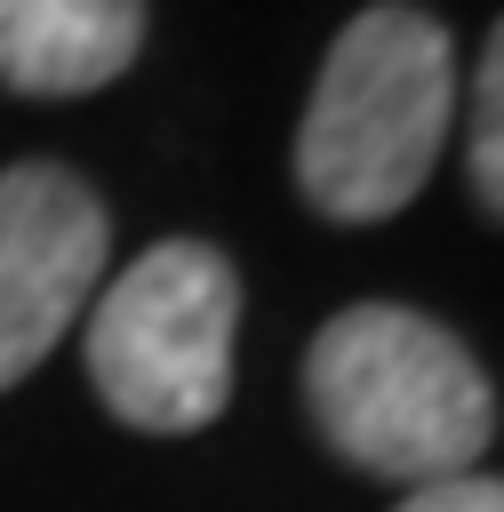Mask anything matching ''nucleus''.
Returning a JSON list of instances; mask_svg holds the SVG:
<instances>
[{
    "label": "nucleus",
    "mask_w": 504,
    "mask_h": 512,
    "mask_svg": "<svg viewBox=\"0 0 504 512\" xmlns=\"http://www.w3.org/2000/svg\"><path fill=\"white\" fill-rule=\"evenodd\" d=\"M144 48V0H0V88L88 96Z\"/></svg>",
    "instance_id": "obj_5"
},
{
    "label": "nucleus",
    "mask_w": 504,
    "mask_h": 512,
    "mask_svg": "<svg viewBox=\"0 0 504 512\" xmlns=\"http://www.w3.org/2000/svg\"><path fill=\"white\" fill-rule=\"evenodd\" d=\"M392 512H504V480H488V472H456V480L408 488Z\"/></svg>",
    "instance_id": "obj_7"
},
{
    "label": "nucleus",
    "mask_w": 504,
    "mask_h": 512,
    "mask_svg": "<svg viewBox=\"0 0 504 512\" xmlns=\"http://www.w3.org/2000/svg\"><path fill=\"white\" fill-rule=\"evenodd\" d=\"M104 240V200L72 168H0V392L24 384L88 312L104 280Z\"/></svg>",
    "instance_id": "obj_4"
},
{
    "label": "nucleus",
    "mask_w": 504,
    "mask_h": 512,
    "mask_svg": "<svg viewBox=\"0 0 504 512\" xmlns=\"http://www.w3.org/2000/svg\"><path fill=\"white\" fill-rule=\"evenodd\" d=\"M448 120H456L448 32L408 0H376L336 32L312 80L296 128V184L336 224H384L424 192Z\"/></svg>",
    "instance_id": "obj_1"
},
{
    "label": "nucleus",
    "mask_w": 504,
    "mask_h": 512,
    "mask_svg": "<svg viewBox=\"0 0 504 512\" xmlns=\"http://www.w3.org/2000/svg\"><path fill=\"white\" fill-rule=\"evenodd\" d=\"M240 280L208 240L144 248L88 312V384L136 432H200L232 400Z\"/></svg>",
    "instance_id": "obj_3"
},
{
    "label": "nucleus",
    "mask_w": 504,
    "mask_h": 512,
    "mask_svg": "<svg viewBox=\"0 0 504 512\" xmlns=\"http://www.w3.org/2000/svg\"><path fill=\"white\" fill-rule=\"evenodd\" d=\"M304 400L336 456L400 488L472 472L496 432V392L480 360L408 304L336 312L304 352Z\"/></svg>",
    "instance_id": "obj_2"
},
{
    "label": "nucleus",
    "mask_w": 504,
    "mask_h": 512,
    "mask_svg": "<svg viewBox=\"0 0 504 512\" xmlns=\"http://www.w3.org/2000/svg\"><path fill=\"white\" fill-rule=\"evenodd\" d=\"M464 160H472V192H480V208L504 224V24L488 32L480 72H472V128H464Z\"/></svg>",
    "instance_id": "obj_6"
}]
</instances>
